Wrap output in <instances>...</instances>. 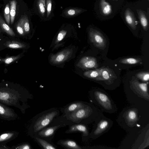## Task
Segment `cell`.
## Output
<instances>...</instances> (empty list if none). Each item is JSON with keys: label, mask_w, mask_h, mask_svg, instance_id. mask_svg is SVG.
I'll list each match as a JSON object with an SVG mask.
<instances>
[{"label": "cell", "mask_w": 149, "mask_h": 149, "mask_svg": "<svg viewBox=\"0 0 149 149\" xmlns=\"http://www.w3.org/2000/svg\"><path fill=\"white\" fill-rule=\"evenodd\" d=\"M31 98V95L27 91L20 88L7 84L0 86V102L18 108L23 114L29 107L27 102Z\"/></svg>", "instance_id": "cell-1"}, {"label": "cell", "mask_w": 149, "mask_h": 149, "mask_svg": "<svg viewBox=\"0 0 149 149\" xmlns=\"http://www.w3.org/2000/svg\"><path fill=\"white\" fill-rule=\"evenodd\" d=\"M60 112L56 108L44 111L36 115L33 118L28 129V134L33 136L43 129L49 126L52 120L59 116Z\"/></svg>", "instance_id": "cell-2"}, {"label": "cell", "mask_w": 149, "mask_h": 149, "mask_svg": "<svg viewBox=\"0 0 149 149\" xmlns=\"http://www.w3.org/2000/svg\"><path fill=\"white\" fill-rule=\"evenodd\" d=\"M67 126L65 124H61L49 126L37 132L32 137H37L51 141L53 139L56 131L58 129Z\"/></svg>", "instance_id": "cell-3"}, {"label": "cell", "mask_w": 149, "mask_h": 149, "mask_svg": "<svg viewBox=\"0 0 149 149\" xmlns=\"http://www.w3.org/2000/svg\"><path fill=\"white\" fill-rule=\"evenodd\" d=\"M88 33L90 40L95 47L101 49L105 48L107 41L102 33L97 30L90 28Z\"/></svg>", "instance_id": "cell-4"}, {"label": "cell", "mask_w": 149, "mask_h": 149, "mask_svg": "<svg viewBox=\"0 0 149 149\" xmlns=\"http://www.w3.org/2000/svg\"><path fill=\"white\" fill-rule=\"evenodd\" d=\"M18 118L14 110L0 102V118L7 121H13Z\"/></svg>", "instance_id": "cell-5"}, {"label": "cell", "mask_w": 149, "mask_h": 149, "mask_svg": "<svg viewBox=\"0 0 149 149\" xmlns=\"http://www.w3.org/2000/svg\"><path fill=\"white\" fill-rule=\"evenodd\" d=\"M72 53V49H65L58 53L52 55L50 58V61L54 64H60L69 58Z\"/></svg>", "instance_id": "cell-6"}, {"label": "cell", "mask_w": 149, "mask_h": 149, "mask_svg": "<svg viewBox=\"0 0 149 149\" xmlns=\"http://www.w3.org/2000/svg\"><path fill=\"white\" fill-rule=\"evenodd\" d=\"M77 66L84 69H96L98 67L97 59L94 57L85 56L79 61Z\"/></svg>", "instance_id": "cell-7"}, {"label": "cell", "mask_w": 149, "mask_h": 149, "mask_svg": "<svg viewBox=\"0 0 149 149\" xmlns=\"http://www.w3.org/2000/svg\"><path fill=\"white\" fill-rule=\"evenodd\" d=\"M87 105L82 102L76 101L67 104L61 108L60 110L63 113V115H67L84 108Z\"/></svg>", "instance_id": "cell-8"}, {"label": "cell", "mask_w": 149, "mask_h": 149, "mask_svg": "<svg viewBox=\"0 0 149 149\" xmlns=\"http://www.w3.org/2000/svg\"><path fill=\"white\" fill-rule=\"evenodd\" d=\"M79 132L82 133L83 139L89 135V132L87 126L84 124H75L69 126V129L66 130L65 133L70 134Z\"/></svg>", "instance_id": "cell-9"}, {"label": "cell", "mask_w": 149, "mask_h": 149, "mask_svg": "<svg viewBox=\"0 0 149 149\" xmlns=\"http://www.w3.org/2000/svg\"><path fill=\"white\" fill-rule=\"evenodd\" d=\"M19 133L16 131H9L0 133V145H6L7 143L17 138Z\"/></svg>", "instance_id": "cell-10"}, {"label": "cell", "mask_w": 149, "mask_h": 149, "mask_svg": "<svg viewBox=\"0 0 149 149\" xmlns=\"http://www.w3.org/2000/svg\"><path fill=\"white\" fill-rule=\"evenodd\" d=\"M100 68L101 81L111 83L117 78L113 71L111 69L105 67Z\"/></svg>", "instance_id": "cell-11"}, {"label": "cell", "mask_w": 149, "mask_h": 149, "mask_svg": "<svg viewBox=\"0 0 149 149\" xmlns=\"http://www.w3.org/2000/svg\"><path fill=\"white\" fill-rule=\"evenodd\" d=\"M96 99L105 108L111 109L112 105L108 97L104 93L99 91H96L95 93Z\"/></svg>", "instance_id": "cell-12"}, {"label": "cell", "mask_w": 149, "mask_h": 149, "mask_svg": "<svg viewBox=\"0 0 149 149\" xmlns=\"http://www.w3.org/2000/svg\"><path fill=\"white\" fill-rule=\"evenodd\" d=\"M124 17L126 23L133 29H136L138 22L132 10L129 8H127L124 12Z\"/></svg>", "instance_id": "cell-13"}, {"label": "cell", "mask_w": 149, "mask_h": 149, "mask_svg": "<svg viewBox=\"0 0 149 149\" xmlns=\"http://www.w3.org/2000/svg\"><path fill=\"white\" fill-rule=\"evenodd\" d=\"M132 85L133 88L138 93L146 98H148L147 83H141L135 80L132 82Z\"/></svg>", "instance_id": "cell-14"}, {"label": "cell", "mask_w": 149, "mask_h": 149, "mask_svg": "<svg viewBox=\"0 0 149 149\" xmlns=\"http://www.w3.org/2000/svg\"><path fill=\"white\" fill-rule=\"evenodd\" d=\"M57 144L65 148L70 149H82L83 147L80 146L73 140L71 139H61Z\"/></svg>", "instance_id": "cell-15"}, {"label": "cell", "mask_w": 149, "mask_h": 149, "mask_svg": "<svg viewBox=\"0 0 149 149\" xmlns=\"http://www.w3.org/2000/svg\"><path fill=\"white\" fill-rule=\"evenodd\" d=\"M99 7L100 12L103 15L108 16L111 13V6L105 0H100Z\"/></svg>", "instance_id": "cell-16"}, {"label": "cell", "mask_w": 149, "mask_h": 149, "mask_svg": "<svg viewBox=\"0 0 149 149\" xmlns=\"http://www.w3.org/2000/svg\"><path fill=\"white\" fill-rule=\"evenodd\" d=\"M35 141L42 149H56V146L51 141L37 137H34Z\"/></svg>", "instance_id": "cell-17"}, {"label": "cell", "mask_w": 149, "mask_h": 149, "mask_svg": "<svg viewBox=\"0 0 149 149\" xmlns=\"http://www.w3.org/2000/svg\"><path fill=\"white\" fill-rule=\"evenodd\" d=\"M83 74L87 78L97 81H101L100 68L85 71Z\"/></svg>", "instance_id": "cell-18"}, {"label": "cell", "mask_w": 149, "mask_h": 149, "mask_svg": "<svg viewBox=\"0 0 149 149\" xmlns=\"http://www.w3.org/2000/svg\"><path fill=\"white\" fill-rule=\"evenodd\" d=\"M141 24L144 30L147 31L148 29V19L145 13L141 10H136Z\"/></svg>", "instance_id": "cell-19"}, {"label": "cell", "mask_w": 149, "mask_h": 149, "mask_svg": "<svg viewBox=\"0 0 149 149\" xmlns=\"http://www.w3.org/2000/svg\"><path fill=\"white\" fill-rule=\"evenodd\" d=\"M4 45L6 47L15 49L23 48L26 47L24 44L15 40L7 41Z\"/></svg>", "instance_id": "cell-20"}, {"label": "cell", "mask_w": 149, "mask_h": 149, "mask_svg": "<svg viewBox=\"0 0 149 149\" xmlns=\"http://www.w3.org/2000/svg\"><path fill=\"white\" fill-rule=\"evenodd\" d=\"M0 27L3 31L10 36H15V34L12 29L6 23L1 16H0Z\"/></svg>", "instance_id": "cell-21"}, {"label": "cell", "mask_w": 149, "mask_h": 149, "mask_svg": "<svg viewBox=\"0 0 149 149\" xmlns=\"http://www.w3.org/2000/svg\"><path fill=\"white\" fill-rule=\"evenodd\" d=\"M109 122L105 120H102L99 123L97 127L94 132L95 135H99L103 132L108 127Z\"/></svg>", "instance_id": "cell-22"}, {"label": "cell", "mask_w": 149, "mask_h": 149, "mask_svg": "<svg viewBox=\"0 0 149 149\" xmlns=\"http://www.w3.org/2000/svg\"><path fill=\"white\" fill-rule=\"evenodd\" d=\"M10 17L11 24H12L14 22L16 13L17 2L15 0L10 1Z\"/></svg>", "instance_id": "cell-23"}, {"label": "cell", "mask_w": 149, "mask_h": 149, "mask_svg": "<svg viewBox=\"0 0 149 149\" xmlns=\"http://www.w3.org/2000/svg\"><path fill=\"white\" fill-rule=\"evenodd\" d=\"M141 61V60L139 58H127L120 59V63L126 64L134 65L140 63Z\"/></svg>", "instance_id": "cell-24"}, {"label": "cell", "mask_w": 149, "mask_h": 149, "mask_svg": "<svg viewBox=\"0 0 149 149\" xmlns=\"http://www.w3.org/2000/svg\"><path fill=\"white\" fill-rule=\"evenodd\" d=\"M25 33H28L30 31V25L28 18L26 15H24L20 19Z\"/></svg>", "instance_id": "cell-25"}, {"label": "cell", "mask_w": 149, "mask_h": 149, "mask_svg": "<svg viewBox=\"0 0 149 149\" xmlns=\"http://www.w3.org/2000/svg\"><path fill=\"white\" fill-rule=\"evenodd\" d=\"M37 6L40 13L42 16H44L45 12V0H38Z\"/></svg>", "instance_id": "cell-26"}, {"label": "cell", "mask_w": 149, "mask_h": 149, "mask_svg": "<svg viewBox=\"0 0 149 149\" xmlns=\"http://www.w3.org/2000/svg\"><path fill=\"white\" fill-rule=\"evenodd\" d=\"M82 11V10L79 9H70L66 10L64 13L66 16L72 17L80 13Z\"/></svg>", "instance_id": "cell-27"}, {"label": "cell", "mask_w": 149, "mask_h": 149, "mask_svg": "<svg viewBox=\"0 0 149 149\" xmlns=\"http://www.w3.org/2000/svg\"><path fill=\"white\" fill-rule=\"evenodd\" d=\"M32 147L29 143L24 142L16 146H13L11 149H31Z\"/></svg>", "instance_id": "cell-28"}, {"label": "cell", "mask_w": 149, "mask_h": 149, "mask_svg": "<svg viewBox=\"0 0 149 149\" xmlns=\"http://www.w3.org/2000/svg\"><path fill=\"white\" fill-rule=\"evenodd\" d=\"M20 55L19 54L15 56L7 57L0 59V60L5 64H9L19 59L20 58Z\"/></svg>", "instance_id": "cell-29"}, {"label": "cell", "mask_w": 149, "mask_h": 149, "mask_svg": "<svg viewBox=\"0 0 149 149\" xmlns=\"http://www.w3.org/2000/svg\"><path fill=\"white\" fill-rule=\"evenodd\" d=\"M136 76L144 81H148L149 79V73L148 72H143L137 73Z\"/></svg>", "instance_id": "cell-30"}, {"label": "cell", "mask_w": 149, "mask_h": 149, "mask_svg": "<svg viewBox=\"0 0 149 149\" xmlns=\"http://www.w3.org/2000/svg\"><path fill=\"white\" fill-rule=\"evenodd\" d=\"M4 16L7 24L10 25V9L9 3L6 6L4 11Z\"/></svg>", "instance_id": "cell-31"}, {"label": "cell", "mask_w": 149, "mask_h": 149, "mask_svg": "<svg viewBox=\"0 0 149 149\" xmlns=\"http://www.w3.org/2000/svg\"><path fill=\"white\" fill-rule=\"evenodd\" d=\"M67 33V31L62 30L60 31L58 33L55 40L54 43L57 44L62 40L64 38Z\"/></svg>", "instance_id": "cell-32"}, {"label": "cell", "mask_w": 149, "mask_h": 149, "mask_svg": "<svg viewBox=\"0 0 149 149\" xmlns=\"http://www.w3.org/2000/svg\"><path fill=\"white\" fill-rule=\"evenodd\" d=\"M16 29L18 33L20 35H24L25 32L21 22L19 19L16 25Z\"/></svg>", "instance_id": "cell-33"}, {"label": "cell", "mask_w": 149, "mask_h": 149, "mask_svg": "<svg viewBox=\"0 0 149 149\" xmlns=\"http://www.w3.org/2000/svg\"><path fill=\"white\" fill-rule=\"evenodd\" d=\"M127 116L129 120L132 121L136 119L137 115L134 111L132 110L128 112Z\"/></svg>", "instance_id": "cell-34"}, {"label": "cell", "mask_w": 149, "mask_h": 149, "mask_svg": "<svg viewBox=\"0 0 149 149\" xmlns=\"http://www.w3.org/2000/svg\"><path fill=\"white\" fill-rule=\"evenodd\" d=\"M46 3L47 17H48L51 13L52 3L51 0H47Z\"/></svg>", "instance_id": "cell-35"}, {"label": "cell", "mask_w": 149, "mask_h": 149, "mask_svg": "<svg viewBox=\"0 0 149 149\" xmlns=\"http://www.w3.org/2000/svg\"><path fill=\"white\" fill-rule=\"evenodd\" d=\"M0 149H11V148L7 146L6 145H0Z\"/></svg>", "instance_id": "cell-36"}, {"label": "cell", "mask_w": 149, "mask_h": 149, "mask_svg": "<svg viewBox=\"0 0 149 149\" xmlns=\"http://www.w3.org/2000/svg\"><path fill=\"white\" fill-rule=\"evenodd\" d=\"M113 0L118 1V0Z\"/></svg>", "instance_id": "cell-37"}]
</instances>
